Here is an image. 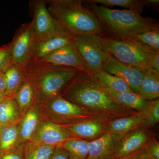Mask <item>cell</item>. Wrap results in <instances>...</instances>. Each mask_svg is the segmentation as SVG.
Masks as SVG:
<instances>
[{
  "label": "cell",
  "instance_id": "obj_19",
  "mask_svg": "<svg viewBox=\"0 0 159 159\" xmlns=\"http://www.w3.org/2000/svg\"><path fill=\"white\" fill-rule=\"evenodd\" d=\"M5 83V94L7 97H14L25 81V67L12 63L3 73Z\"/></svg>",
  "mask_w": 159,
  "mask_h": 159
},
{
  "label": "cell",
  "instance_id": "obj_15",
  "mask_svg": "<svg viewBox=\"0 0 159 159\" xmlns=\"http://www.w3.org/2000/svg\"><path fill=\"white\" fill-rule=\"evenodd\" d=\"M142 126L148 127L143 114L139 112L135 115L117 118L107 122L103 134H108L117 142L126 134Z\"/></svg>",
  "mask_w": 159,
  "mask_h": 159
},
{
  "label": "cell",
  "instance_id": "obj_16",
  "mask_svg": "<svg viewBox=\"0 0 159 159\" xmlns=\"http://www.w3.org/2000/svg\"><path fill=\"white\" fill-rule=\"evenodd\" d=\"M107 123L97 119H92L64 126L74 138L90 142L103 134Z\"/></svg>",
  "mask_w": 159,
  "mask_h": 159
},
{
  "label": "cell",
  "instance_id": "obj_28",
  "mask_svg": "<svg viewBox=\"0 0 159 159\" xmlns=\"http://www.w3.org/2000/svg\"><path fill=\"white\" fill-rule=\"evenodd\" d=\"M89 2L100 4L104 6H118L135 10L140 12L143 11L145 7V0H87Z\"/></svg>",
  "mask_w": 159,
  "mask_h": 159
},
{
  "label": "cell",
  "instance_id": "obj_32",
  "mask_svg": "<svg viewBox=\"0 0 159 159\" xmlns=\"http://www.w3.org/2000/svg\"><path fill=\"white\" fill-rule=\"evenodd\" d=\"M25 144H20L13 148L0 152V159H25Z\"/></svg>",
  "mask_w": 159,
  "mask_h": 159
},
{
  "label": "cell",
  "instance_id": "obj_31",
  "mask_svg": "<svg viewBox=\"0 0 159 159\" xmlns=\"http://www.w3.org/2000/svg\"><path fill=\"white\" fill-rule=\"evenodd\" d=\"M12 63L10 43L0 47V73H4Z\"/></svg>",
  "mask_w": 159,
  "mask_h": 159
},
{
  "label": "cell",
  "instance_id": "obj_27",
  "mask_svg": "<svg viewBox=\"0 0 159 159\" xmlns=\"http://www.w3.org/2000/svg\"><path fill=\"white\" fill-rule=\"evenodd\" d=\"M56 147L37 142L25 144V159H50Z\"/></svg>",
  "mask_w": 159,
  "mask_h": 159
},
{
  "label": "cell",
  "instance_id": "obj_29",
  "mask_svg": "<svg viewBox=\"0 0 159 159\" xmlns=\"http://www.w3.org/2000/svg\"><path fill=\"white\" fill-rule=\"evenodd\" d=\"M133 37L152 51L159 52V24L149 31L137 34Z\"/></svg>",
  "mask_w": 159,
  "mask_h": 159
},
{
  "label": "cell",
  "instance_id": "obj_14",
  "mask_svg": "<svg viewBox=\"0 0 159 159\" xmlns=\"http://www.w3.org/2000/svg\"><path fill=\"white\" fill-rule=\"evenodd\" d=\"M36 62L55 66L71 68L89 74L85 64L73 44L57 50Z\"/></svg>",
  "mask_w": 159,
  "mask_h": 159
},
{
  "label": "cell",
  "instance_id": "obj_30",
  "mask_svg": "<svg viewBox=\"0 0 159 159\" xmlns=\"http://www.w3.org/2000/svg\"><path fill=\"white\" fill-rule=\"evenodd\" d=\"M149 128L157 125L159 122V100H151L149 105L146 110L142 113Z\"/></svg>",
  "mask_w": 159,
  "mask_h": 159
},
{
  "label": "cell",
  "instance_id": "obj_3",
  "mask_svg": "<svg viewBox=\"0 0 159 159\" xmlns=\"http://www.w3.org/2000/svg\"><path fill=\"white\" fill-rule=\"evenodd\" d=\"M25 69L26 77L34 90V104L36 106L61 96L69 83L81 72L41 62H29Z\"/></svg>",
  "mask_w": 159,
  "mask_h": 159
},
{
  "label": "cell",
  "instance_id": "obj_36",
  "mask_svg": "<svg viewBox=\"0 0 159 159\" xmlns=\"http://www.w3.org/2000/svg\"><path fill=\"white\" fill-rule=\"evenodd\" d=\"M150 68L159 72V52H156L151 60Z\"/></svg>",
  "mask_w": 159,
  "mask_h": 159
},
{
  "label": "cell",
  "instance_id": "obj_22",
  "mask_svg": "<svg viewBox=\"0 0 159 159\" xmlns=\"http://www.w3.org/2000/svg\"><path fill=\"white\" fill-rule=\"evenodd\" d=\"M93 79L103 88L118 92H132L130 87L119 77L100 70L92 74Z\"/></svg>",
  "mask_w": 159,
  "mask_h": 159
},
{
  "label": "cell",
  "instance_id": "obj_2",
  "mask_svg": "<svg viewBox=\"0 0 159 159\" xmlns=\"http://www.w3.org/2000/svg\"><path fill=\"white\" fill-rule=\"evenodd\" d=\"M84 6L96 16L101 28L99 35L115 38L133 37L149 31L158 24L149 17L129 9H112L96 3L83 1Z\"/></svg>",
  "mask_w": 159,
  "mask_h": 159
},
{
  "label": "cell",
  "instance_id": "obj_11",
  "mask_svg": "<svg viewBox=\"0 0 159 159\" xmlns=\"http://www.w3.org/2000/svg\"><path fill=\"white\" fill-rule=\"evenodd\" d=\"M74 138L64 125L51 122L42 116L30 142L57 147L68 139Z\"/></svg>",
  "mask_w": 159,
  "mask_h": 159
},
{
  "label": "cell",
  "instance_id": "obj_25",
  "mask_svg": "<svg viewBox=\"0 0 159 159\" xmlns=\"http://www.w3.org/2000/svg\"><path fill=\"white\" fill-rule=\"evenodd\" d=\"M13 97L22 117L29 108L34 105V90L31 82L27 77L22 86Z\"/></svg>",
  "mask_w": 159,
  "mask_h": 159
},
{
  "label": "cell",
  "instance_id": "obj_5",
  "mask_svg": "<svg viewBox=\"0 0 159 159\" xmlns=\"http://www.w3.org/2000/svg\"><path fill=\"white\" fill-rule=\"evenodd\" d=\"M106 50L119 61L146 70L156 52L133 37L115 38L100 35Z\"/></svg>",
  "mask_w": 159,
  "mask_h": 159
},
{
  "label": "cell",
  "instance_id": "obj_39",
  "mask_svg": "<svg viewBox=\"0 0 159 159\" xmlns=\"http://www.w3.org/2000/svg\"><path fill=\"white\" fill-rule=\"evenodd\" d=\"M6 97L5 92H0V103Z\"/></svg>",
  "mask_w": 159,
  "mask_h": 159
},
{
  "label": "cell",
  "instance_id": "obj_26",
  "mask_svg": "<svg viewBox=\"0 0 159 159\" xmlns=\"http://www.w3.org/2000/svg\"><path fill=\"white\" fill-rule=\"evenodd\" d=\"M89 141L78 138L68 139L61 145L68 152L69 159H87Z\"/></svg>",
  "mask_w": 159,
  "mask_h": 159
},
{
  "label": "cell",
  "instance_id": "obj_24",
  "mask_svg": "<svg viewBox=\"0 0 159 159\" xmlns=\"http://www.w3.org/2000/svg\"><path fill=\"white\" fill-rule=\"evenodd\" d=\"M21 119L13 124L4 125L0 128V152L8 150L17 145Z\"/></svg>",
  "mask_w": 159,
  "mask_h": 159
},
{
  "label": "cell",
  "instance_id": "obj_13",
  "mask_svg": "<svg viewBox=\"0 0 159 159\" xmlns=\"http://www.w3.org/2000/svg\"><path fill=\"white\" fill-rule=\"evenodd\" d=\"M73 43L74 35L64 29L35 43L29 63L39 61L54 51L73 44Z\"/></svg>",
  "mask_w": 159,
  "mask_h": 159
},
{
  "label": "cell",
  "instance_id": "obj_35",
  "mask_svg": "<svg viewBox=\"0 0 159 159\" xmlns=\"http://www.w3.org/2000/svg\"><path fill=\"white\" fill-rule=\"evenodd\" d=\"M50 159H69L68 152L61 145L55 148Z\"/></svg>",
  "mask_w": 159,
  "mask_h": 159
},
{
  "label": "cell",
  "instance_id": "obj_9",
  "mask_svg": "<svg viewBox=\"0 0 159 159\" xmlns=\"http://www.w3.org/2000/svg\"><path fill=\"white\" fill-rule=\"evenodd\" d=\"M34 43L35 36L31 21L20 27L10 43L12 63L25 67L31 58Z\"/></svg>",
  "mask_w": 159,
  "mask_h": 159
},
{
  "label": "cell",
  "instance_id": "obj_20",
  "mask_svg": "<svg viewBox=\"0 0 159 159\" xmlns=\"http://www.w3.org/2000/svg\"><path fill=\"white\" fill-rule=\"evenodd\" d=\"M104 89L119 103L139 112H144L149 105L150 100L133 91L118 92L109 89Z\"/></svg>",
  "mask_w": 159,
  "mask_h": 159
},
{
  "label": "cell",
  "instance_id": "obj_7",
  "mask_svg": "<svg viewBox=\"0 0 159 159\" xmlns=\"http://www.w3.org/2000/svg\"><path fill=\"white\" fill-rule=\"evenodd\" d=\"M73 45L90 75L102 70L111 55L106 50L99 34L74 35Z\"/></svg>",
  "mask_w": 159,
  "mask_h": 159
},
{
  "label": "cell",
  "instance_id": "obj_21",
  "mask_svg": "<svg viewBox=\"0 0 159 159\" xmlns=\"http://www.w3.org/2000/svg\"><path fill=\"white\" fill-rule=\"evenodd\" d=\"M139 94L150 101L159 99V72L152 68L145 70Z\"/></svg>",
  "mask_w": 159,
  "mask_h": 159
},
{
  "label": "cell",
  "instance_id": "obj_23",
  "mask_svg": "<svg viewBox=\"0 0 159 159\" xmlns=\"http://www.w3.org/2000/svg\"><path fill=\"white\" fill-rule=\"evenodd\" d=\"M22 117L13 97H6L0 103V124L2 126L13 124Z\"/></svg>",
  "mask_w": 159,
  "mask_h": 159
},
{
  "label": "cell",
  "instance_id": "obj_12",
  "mask_svg": "<svg viewBox=\"0 0 159 159\" xmlns=\"http://www.w3.org/2000/svg\"><path fill=\"white\" fill-rule=\"evenodd\" d=\"M147 126H142L126 134L117 142L114 157L122 158L135 153L144 148L151 134Z\"/></svg>",
  "mask_w": 159,
  "mask_h": 159
},
{
  "label": "cell",
  "instance_id": "obj_10",
  "mask_svg": "<svg viewBox=\"0 0 159 159\" xmlns=\"http://www.w3.org/2000/svg\"><path fill=\"white\" fill-rule=\"evenodd\" d=\"M102 70L121 78L128 84L133 92L139 94L145 70L121 62L111 55L104 62Z\"/></svg>",
  "mask_w": 159,
  "mask_h": 159
},
{
  "label": "cell",
  "instance_id": "obj_4",
  "mask_svg": "<svg viewBox=\"0 0 159 159\" xmlns=\"http://www.w3.org/2000/svg\"><path fill=\"white\" fill-rule=\"evenodd\" d=\"M50 13L61 26L73 35L101 34L95 15L81 0L45 1Z\"/></svg>",
  "mask_w": 159,
  "mask_h": 159
},
{
  "label": "cell",
  "instance_id": "obj_38",
  "mask_svg": "<svg viewBox=\"0 0 159 159\" xmlns=\"http://www.w3.org/2000/svg\"><path fill=\"white\" fill-rule=\"evenodd\" d=\"M6 89V83L4 74L2 73H0V92H5Z\"/></svg>",
  "mask_w": 159,
  "mask_h": 159
},
{
  "label": "cell",
  "instance_id": "obj_8",
  "mask_svg": "<svg viewBox=\"0 0 159 159\" xmlns=\"http://www.w3.org/2000/svg\"><path fill=\"white\" fill-rule=\"evenodd\" d=\"M30 6L32 13L31 22L35 36L34 44L65 29L50 13L45 1H33Z\"/></svg>",
  "mask_w": 159,
  "mask_h": 159
},
{
  "label": "cell",
  "instance_id": "obj_1",
  "mask_svg": "<svg viewBox=\"0 0 159 159\" xmlns=\"http://www.w3.org/2000/svg\"><path fill=\"white\" fill-rule=\"evenodd\" d=\"M61 96L78 105L94 119L106 123L139 113L119 103L85 72H80L74 77Z\"/></svg>",
  "mask_w": 159,
  "mask_h": 159
},
{
  "label": "cell",
  "instance_id": "obj_33",
  "mask_svg": "<svg viewBox=\"0 0 159 159\" xmlns=\"http://www.w3.org/2000/svg\"><path fill=\"white\" fill-rule=\"evenodd\" d=\"M146 148L151 159H159V142L153 135H151Z\"/></svg>",
  "mask_w": 159,
  "mask_h": 159
},
{
  "label": "cell",
  "instance_id": "obj_18",
  "mask_svg": "<svg viewBox=\"0 0 159 159\" xmlns=\"http://www.w3.org/2000/svg\"><path fill=\"white\" fill-rule=\"evenodd\" d=\"M41 118L37 107L34 104L29 108L21 119L20 124V139L17 145L30 142L35 133Z\"/></svg>",
  "mask_w": 159,
  "mask_h": 159
},
{
  "label": "cell",
  "instance_id": "obj_6",
  "mask_svg": "<svg viewBox=\"0 0 159 159\" xmlns=\"http://www.w3.org/2000/svg\"><path fill=\"white\" fill-rule=\"evenodd\" d=\"M36 106L39 109L42 116L59 125H70L94 119L86 113L78 105L61 96Z\"/></svg>",
  "mask_w": 159,
  "mask_h": 159
},
{
  "label": "cell",
  "instance_id": "obj_37",
  "mask_svg": "<svg viewBox=\"0 0 159 159\" xmlns=\"http://www.w3.org/2000/svg\"><path fill=\"white\" fill-rule=\"evenodd\" d=\"M145 6L153 9L158 8L159 0H145Z\"/></svg>",
  "mask_w": 159,
  "mask_h": 159
},
{
  "label": "cell",
  "instance_id": "obj_17",
  "mask_svg": "<svg viewBox=\"0 0 159 159\" xmlns=\"http://www.w3.org/2000/svg\"><path fill=\"white\" fill-rule=\"evenodd\" d=\"M117 142L110 135L103 134L89 142L87 159H111L114 157Z\"/></svg>",
  "mask_w": 159,
  "mask_h": 159
},
{
  "label": "cell",
  "instance_id": "obj_34",
  "mask_svg": "<svg viewBox=\"0 0 159 159\" xmlns=\"http://www.w3.org/2000/svg\"><path fill=\"white\" fill-rule=\"evenodd\" d=\"M146 145L141 150L128 156L122 158L113 157L111 159H151L147 152Z\"/></svg>",
  "mask_w": 159,
  "mask_h": 159
}]
</instances>
